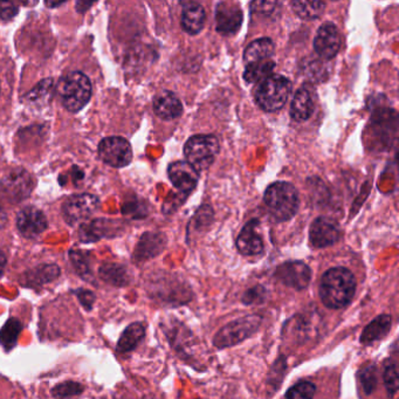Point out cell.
Masks as SVG:
<instances>
[{
  "label": "cell",
  "instance_id": "cell-1",
  "mask_svg": "<svg viewBox=\"0 0 399 399\" xmlns=\"http://www.w3.org/2000/svg\"><path fill=\"white\" fill-rule=\"evenodd\" d=\"M356 292V279L344 267L330 268L326 272L320 284V298L330 309L348 306Z\"/></svg>",
  "mask_w": 399,
  "mask_h": 399
},
{
  "label": "cell",
  "instance_id": "cell-2",
  "mask_svg": "<svg viewBox=\"0 0 399 399\" xmlns=\"http://www.w3.org/2000/svg\"><path fill=\"white\" fill-rule=\"evenodd\" d=\"M264 200L268 212L276 221L292 219L299 209V193L288 182H275L268 186Z\"/></svg>",
  "mask_w": 399,
  "mask_h": 399
},
{
  "label": "cell",
  "instance_id": "cell-3",
  "mask_svg": "<svg viewBox=\"0 0 399 399\" xmlns=\"http://www.w3.org/2000/svg\"><path fill=\"white\" fill-rule=\"evenodd\" d=\"M57 93L64 107L71 113L81 111L92 97V83L87 75L73 71L61 78Z\"/></svg>",
  "mask_w": 399,
  "mask_h": 399
},
{
  "label": "cell",
  "instance_id": "cell-4",
  "mask_svg": "<svg viewBox=\"0 0 399 399\" xmlns=\"http://www.w3.org/2000/svg\"><path fill=\"white\" fill-rule=\"evenodd\" d=\"M292 92V83L282 75H272L258 87L255 101L262 111L273 113L285 106Z\"/></svg>",
  "mask_w": 399,
  "mask_h": 399
},
{
  "label": "cell",
  "instance_id": "cell-5",
  "mask_svg": "<svg viewBox=\"0 0 399 399\" xmlns=\"http://www.w3.org/2000/svg\"><path fill=\"white\" fill-rule=\"evenodd\" d=\"M186 162L198 174L210 168L219 153V141L214 135H195L184 146Z\"/></svg>",
  "mask_w": 399,
  "mask_h": 399
},
{
  "label": "cell",
  "instance_id": "cell-6",
  "mask_svg": "<svg viewBox=\"0 0 399 399\" xmlns=\"http://www.w3.org/2000/svg\"><path fill=\"white\" fill-rule=\"evenodd\" d=\"M262 318L259 315H246L237 318L228 325L225 326L216 334L214 344L218 349H225L230 346H237L240 342L248 339L258 332L261 326Z\"/></svg>",
  "mask_w": 399,
  "mask_h": 399
},
{
  "label": "cell",
  "instance_id": "cell-7",
  "mask_svg": "<svg viewBox=\"0 0 399 399\" xmlns=\"http://www.w3.org/2000/svg\"><path fill=\"white\" fill-rule=\"evenodd\" d=\"M99 155L106 164L114 168H123L132 162V146L123 137L111 136L101 141Z\"/></svg>",
  "mask_w": 399,
  "mask_h": 399
},
{
  "label": "cell",
  "instance_id": "cell-8",
  "mask_svg": "<svg viewBox=\"0 0 399 399\" xmlns=\"http://www.w3.org/2000/svg\"><path fill=\"white\" fill-rule=\"evenodd\" d=\"M33 186L32 176L24 169H15L5 176L0 183V189L13 203L26 200L32 193Z\"/></svg>",
  "mask_w": 399,
  "mask_h": 399
},
{
  "label": "cell",
  "instance_id": "cell-9",
  "mask_svg": "<svg viewBox=\"0 0 399 399\" xmlns=\"http://www.w3.org/2000/svg\"><path fill=\"white\" fill-rule=\"evenodd\" d=\"M99 206L100 202L97 197L90 193L71 197L69 200H66L62 207L64 220L69 225L78 224L95 214Z\"/></svg>",
  "mask_w": 399,
  "mask_h": 399
},
{
  "label": "cell",
  "instance_id": "cell-10",
  "mask_svg": "<svg viewBox=\"0 0 399 399\" xmlns=\"http://www.w3.org/2000/svg\"><path fill=\"white\" fill-rule=\"evenodd\" d=\"M341 238V227L332 218L318 217L310 226V244L315 248L332 246Z\"/></svg>",
  "mask_w": 399,
  "mask_h": 399
},
{
  "label": "cell",
  "instance_id": "cell-11",
  "mask_svg": "<svg viewBox=\"0 0 399 399\" xmlns=\"http://www.w3.org/2000/svg\"><path fill=\"white\" fill-rule=\"evenodd\" d=\"M275 278L287 287L302 290L309 285L312 270L302 261H289L276 268Z\"/></svg>",
  "mask_w": 399,
  "mask_h": 399
},
{
  "label": "cell",
  "instance_id": "cell-12",
  "mask_svg": "<svg viewBox=\"0 0 399 399\" xmlns=\"http://www.w3.org/2000/svg\"><path fill=\"white\" fill-rule=\"evenodd\" d=\"M341 34L339 29L332 22H325L317 29L314 39L315 52L325 60H332L337 55L341 48Z\"/></svg>",
  "mask_w": 399,
  "mask_h": 399
},
{
  "label": "cell",
  "instance_id": "cell-13",
  "mask_svg": "<svg viewBox=\"0 0 399 399\" xmlns=\"http://www.w3.org/2000/svg\"><path fill=\"white\" fill-rule=\"evenodd\" d=\"M217 31L224 36L238 32L243 22V11L233 3H220L216 12Z\"/></svg>",
  "mask_w": 399,
  "mask_h": 399
},
{
  "label": "cell",
  "instance_id": "cell-14",
  "mask_svg": "<svg viewBox=\"0 0 399 399\" xmlns=\"http://www.w3.org/2000/svg\"><path fill=\"white\" fill-rule=\"evenodd\" d=\"M17 226L24 237L34 238L47 228V219L43 211L36 207L22 209L17 217Z\"/></svg>",
  "mask_w": 399,
  "mask_h": 399
},
{
  "label": "cell",
  "instance_id": "cell-15",
  "mask_svg": "<svg viewBox=\"0 0 399 399\" xmlns=\"http://www.w3.org/2000/svg\"><path fill=\"white\" fill-rule=\"evenodd\" d=\"M169 178L172 184L184 192H191L197 184L200 174L186 161H178L169 167Z\"/></svg>",
  "mask_w": 399,
  "mask_h": 399
},
{
  "label": "cell",
  "instance_id": "cell-16",
  "mask_svg": "<svg viewBox=\"0 0 399 399\" xmlns=\"http://www.w3.org/2000/svg\"><path fill=\"white\" fill-rule=\"evenodd\" d=\"M258 224V220L247 223L237 239V248L243 255H258L264 251V241L257 231Z\"/></svg>",
  "mask_w": 399,
  "mask_h": 399
},
{
  "label": "cell",
  "instance_id": "cell-17",
  "mask_svg": "<svg viewBox=\"0 0 399 399\" xmlns=\"http://www.w3.org/2000/svg\"><path fill=\"white\" fill-rule=\"evenodd\" d=\"M153 111L158 118L170 121L182 115L183 104L175 94L162 92L153 100Z\"/></svg>",
  "mask_w": 399,
  "mask_h": 399
},
{
  "label": "cell",
  "instance_id": "cell-18",
  "mask_svg": "<svg viewBox=\"0 0 399 399\" xmlns=\"http://www.w3.org/2000/svg\"><path fill=\"white\" fill-rule=\"evenodd\" d=\"M165 238L162 234L146 233L136 247L135 259L137 261L148 260L156 257L164 250Z\"/></svg>",
  "mask_w": 399,
  "mask_h": 399
},
{
  "label": "cell",
  "instance_id": "cell-19",
  "mask_svg": "<svg viewBox=\"0 0 399 399\" xmlns=\"http://www.w3.org/2000/svg\"><path fill=\"white\" fill-rule=\"evenodd\" d=\"M205 19H206V15H205L203 6L197 3H189L183 10V29L191 36H196L204 29Z\"/></svg>",
  "mask_w": 399,
  "mask_h": 399
},
{
  "label": "cell",
  "instance_id": "cell-20",
  "mask_svg": "<svg viewBox=\"0 0 399 399\" xmlns=\"http://www.w3.org/2000/svg\"><path fill=\"white\" fill-rule=\"evenodd\" d=\"M392 326V317L388 314L376 317L374 321L364 328L360 335V343L364 346H369L371 343L376 342L378 340L384 339L388 335Z\"/></svg>",
  "mask_w": 399,
  "mask_h": 399
},
{
  "label": "cell",
  "instance_id": "cell-21",
  "mask_svg": "<svg viewBox=\"0 0 399 399\" xmlns=\"http://www.w3.org/2000/svg\"><path fill=\"white\" fill-rule=\"evenodd\" d=\"M275 46L273 41L270 38H261V39L254 40L247 46L244 60L246 64H257L262 61L271 60V57L274 55Z\"/></svg>",
  "mask_w": 399,
  "mask_h": 399
},
{
  "label": "cell",
  "instance_id": "cell-22",
  "mask_svg": "<svg viewBox=\"0 0 399 399\" xmlns=\"http://www.w3.org/2000/svg\"><path fill=\"white\" fill-rule=\"evenodd\" d=\"M315 104L313 97L306 88L298 90L290 104V115L298 122H306L314 114Z\"/></svg>",
  "mask_w": 399,
  "mask_h": 399
},
{
  "label": "cell",
  "instance_id": "cell-23",
  "mask_svg": "<svg viewBox=\"0 0 399 399\" xmlns=\"http://www.w3.org/2000/svg\"><path fill=\"white\" fill-rule=\"evenodd\" d=\"M144 335H146V328L142 323L135 322L128 326L118 340V346H116L118 353H130L139 346V342L144 339Z\"/></svg>",
  "mask_w": 399,
  "mask_h": 399
},
{
  "label": "cell",
  "instance_id": "cell-24",
  "mask_svg": "<svg viewBox=\"0 0 399 399\" xmlns=\"http://www.w3.org/2000/svg\"><path fill=\"white\" fill-rule=\"evenodd\" d=\"M60 268L57 265H41L32 271L27 272L24 284L27 286H41L59 278Z\"/></svg>",
  "mask_w": 399,
  "mask_h": 399
},
{
  "label": "cell",
  "instance_id": "cell-25",
  "mask_svg": "<svg viewBox=\"0 0 399 399\" xmlns=\"http://www.w3.org/2000/svg\"><path fill=\"white\" fill-rule=\"evenodd\" d=\"M100 278L115 287H123L130 282V275L123 266L118 264H104L99 270Z\"/></svg>",
  "mask_w": 399,
  "mask_h": 399
},
{
  "label": "cell",
  "instance_id": "cell-26",
  "mask_svg": "<svg viewBox=\"0 0 399 399\" xmlns=\"http://www.w3.org/2000/svg\"><path fill=\"white\" fill-rule=\"evenodd\" d=\"M274 68L275 62L273 60L247 64L245 73H244V78L247 83H262L266 78L272 76Z\"/></svg>",
  "mask_w": 399,
  "mask_h": 399
},
{
  "label": "cell",
  "instance_id": "cell-27",
  "mask_svg": "<svg viewBox=\"0 0 399 399\" xmlns=\"http://www.w3.org/2000/svg\"><path fill=\"white\" fill-rule=\"evenodd\" d=\"M292 6L296 15L304 20H313L321 17L326 8L323 1H302V0L293 1Z\"/></svg>",
  "mask_w": 399,
  "mask_h": 399
},
{
  "label": "cell",
  "instance_id": "cell-28",
  "mask_svg": "<svg viewBox=\"0 0 399 399\" xmlns=\"http://www.w3.org/2000/svg\"><path fill=\"white\" fill-rule=\"evenodd\" d=\"M22 326L19 320L15 317L10 318L0 330V344L4 346L5 349H12L18 342L19 334L22 332Z\"/></svg>",
  "mask_w": 399,
  "mask_h": 399
},
{
  "label": "cell",
  "instance_id": "cell-29",
  "mask_svg": "<svg viewBox=\"0 0 399 399\" xmlns=\"http://www.w3.org/2000/svg\"><path fill=\"white\" fill-rule=\"evenodd\" d=\"M83 390L85 388L83 384H80L78 382L68 381L54 386L52 395L54 398L57 399L71 398V397L81 395Z\"/></svg>",
  "mask_w": 399,
  "mask_h": 399
},
{
  "label": "cell",
  "instance_id": "cell-30",
  "mask_svg": "<svg viewBox=\"0 0 399 399\" xmlns=\"http://www.w3.org/2000/svg\"><path fill=\"white\" fill-rule=\"evenodd\" d=\"M360 383L365 395H371L377 388V369L374 365H368L360 371Z\"/></svg>",
  "mask_w": 399,
  "mask_h": 399
},
{
  "label": "cell",
  "instance_id": "cell-31",
  "mask_svg": "<svg viewBox=\"0 0 399 399\" xmlns=\"http://www.w3.org/2000/svg\"><path fill=\"white\" fill-rule=\"evenodd\" d=\"M316 388L310 382H300L289 388L286 393L287 399H313Z\"/></svg>",
  "mask_w": 399,
  "mask_h": 399
},
{
  "label": "cell",
  "instance_id": "cell-32",
  "mask_svg": "<svg viewBox=\"0 0 399 399\" xmlns=\"http://www.w3.org/2000/svg\"><path fill=\"white\" fill-rule=\"evenodd\" d=\"M71 259L75 270L83 279H90L92 276L90 259L86 253H83L81 251H71Z\"/></svg>",
  "mask_w": 399,
  "mask_h": 399
},
{
  "label": "cell",
  "instance_id": "cell-33",
  "mask_svg": "<svg viewBox=\"0 0 399 399\" xmlns=\"http://www.w3.org/2000/svg\"><path fill=\"white\" fill-rule=\"evenodd\" d=\"M384 384L388 390V395L393 396L398 391V370L395 363H390L386 365L384 371Z\"/></svg>",
  "mask_w": 399,
  "mask_h": 399
},
{
  "label": "cell",
  "instance_id": "cell-34",
  "mask_svg": "<svg viewBox=\"0 0 399 399\" xmlns=\"http://www.w3.org/2000/svg\"><path fill=\"white\" fill-rule=\"evenodd\" d=\"M265 299H266V289L261 286H257V287L246 290L243 296V302L248 306V304H253V303L264 302Z\"/></svg>",
  "mask_w": 399,
  "mask_h": 399
},
{
  "label": "cell",
  "instance_id": "cell-35",
  "mask_svg": "<svg viewBox=\"0 0 399 399\" xmlns=\"http://www.w3.org/2000/svg\"><path fill=\"white\" fill-rule=\"evenodd\" d=\"M76 295L85 309L90 310L93 308L94 302H95V295L93 292H90L88 289H78Z\"/></svg>",
  "mask_w": 399,
  "mask_h": 399
},
{
  "label": "cell",
  "instance_id": "cell-36",
  "mask_svg": "<svg viewBox=\"0 0 399 399\" xmlns=\"http://www.w3.org/2000/svg\"><path fill=\"white\" fill-rule=\"evenodd\" d=\"M17 13H18V8L13 3L0 1V18L8 20V19L15 17Z\"/></svg>",
  "mask_w": 399,
  "mask_h": 399
},
{
  "label": "cell",
  "instance_id": "cell-37",
  "mask_svg": "<svg viewBox=\"0 0 399 399\" xmlns=\"http://www.w3.org/2000/svg\"><path fill=\"white\" fill-rule=\"evenodd\" d=\"M276 5L275 1H257L252 4V10L258 13H271Z\"/></svg>",
  "mask_w": 399,
  "mask_h": 399
},
{
  "label": "cell",
  "instance_id": "cell-38",
  "mask_svg": "<svg viewBox=\"0 0 399 399\" xmlns=\"http://www.w3.org/2000/svg\"><path fill=\"white\" fill-rule=\"evenodd\" d=\"M6 257H5V254L0 251V278H1V275L4 273L5 267H6Z\"/></svg>",
  "mask_w": 399,
  "mask_h": 399
},
{
  "label": "cell",
  "instance_id": "cell-39",
  "mask_svg": "<svg viewBox=\"0 0 399 399\" xmlns=\"http://www.w3.org/2000/svg\"><path fill=\"white\" fill-rule=\"evenodd\" d=\"M6 221H8V216L5 214V211L0 207V228L4 227Z\"/></svg>",
  "mask_w": 399,
  "mask_h": 399
}]
</instances>
